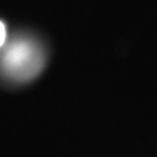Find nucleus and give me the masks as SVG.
<instances>
[{"instance_id":"nucleus-1","label":"nucleus","mask_w":157,"mask_h":157,"mask_svg":"<svg viewBox=\"0 0 157 157\" xmlns=\"http://www.w3.org/2000/svg\"><path fill=\"white\" fill-rule=\"evenodd\" d=\"M2 68L15 80L35 77L44 66L42 51L32 39L16 38L7 44L2 56Z\"/></svg>"},{"instance_id":"nucleus-2","label":"nucleus","mask_w":157,"mask_h":157,"mask_svg":"<svg viewBox=\"0 0 157 157\" xmlns=\"http://www.w3.org/2000/svg\"><path fill=\"white\" fill-rule=\"evenodd\" d=\"M6 44V26L3 22H0V48H3Z\"/></svg>"}]
</instances>
